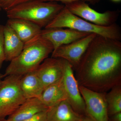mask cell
Here are the masks:
<instances>
[{
	"label": "cell",
	"mask_w": 121,
	"mask_h": 121,
	"mask_svg": "<svg viewBox=\"0 0 121 121\" xmlns=\"http://www.w3.org/2000/svg\"><path fill=\"white\" fill-rule=\"evenodd\" d=\"M20 86L26 99L40 97L44 87L35 71L22 76Z\"/></svg>",
	"instance_id": "e0dca14e"
},
{
	"label": "cell",
	"mask_w": 121,
	"mask_h": 121,
	"mask_svg": "<svg viewBox=\"0 0 121 121\" xmlns=\"http://www.w3.org/2000/svg\"><path fill=\"white\" fill-rule=\"evenodd\" d=\"M54 50L51 43L39 35L25 44L20 54L10 62L4 78L9 75L23 76L35 71Z\"/></svg>",
	"instance_id": "7a4b0ae2"
},
{
	"label": "cell",
	"mask_w": 121,
	"mask_h": 121,
	"mask_svg": "<svg viewBox=\"0 0 121 121\" xmlns=\"http://www.w3.org/2000/svg\"><path fill=\"white\" fill-rule=\"evenodd\" d=\"M4 35L5 61L11 62L20 54L24 43L7 24L4 26Z\"/></svg>",
	"instance_id": "5bb4252c"
},
{
	"label": "cell",
	"mask_w": 121,
	"mask_h": 121,
	"mask_svg": "<svg viewBox=\"0 0 121 121\" xmlns=\"http://www.w3.org/2000/svg\"><path fill=\"white\" fill-rule=\"evenodd\" d=\"M79 86L107 93L121 84V42L96 35L75 69Z\"/></svg>",
	"instance_id": "6da1fadb"
},
{
	"label": "cell",
	"mask_w": 121,
	"mask_h": 121,
	"mask_svg": "<svg viewBox=\"0 0 121 121\" xmlns=\"http://www.w3.org/2000/svg\"><path fill=\"white\" fill-rule=\"evenodd\" d=\"M61 28L71 29L89 33H95L103 37L120 40L121 29L115 23L108 26L96 25L74 15L64 7L45 28Z\"/></svg>",
	"instance_id": "277c9868"
},
{
	"label": "cell",
	"mask_w": 121,
	"mask_h": 121,
	"mask_svg": "<svg viewBox=\"0 0 121 121\" xmlns=\"http://www.w3.org/2000/svg\"><path fill=\"white\" fill-rule=\"evenodd\" d=\"M7 24L13 29L24 44L39 35L42 30L37 25L23 19H9Z\"/></svg>",
	"instance_id": "7c38bea8"
},
{
	"label": "cell",
	"mask_w": 121,
	"mask_h": 121,
	"mask_svg": "<svg viewBox=\"0 0 121 121\" xmlns=\"http://www.w3.org/2000/svg\"><path fill=\"white\" fill-rule=\"evenodd\" d=\"M65 62L66 60L62 59L48 58L35 70L44 89L62 78Z\"/></svg>",
	"instance_id": "30bf717a"
},
{
	"label": "cell",
	"mask_w": 121,
	"mask_h": 121,
	"mask_svg": "<svg viewBox=\"0 0 121 121\" xmlns=\"http://www.w3.org/2000/svg\"><path fill=\"white\" fill-rule=\"evenodd\" d=\"M0 121H8L7 119H3V120H0Z\"/></svg>",
	"instance_id": "4316f807"
},
{
	"label": "cell",
	"mask_w": 121,
	"mask_h": 121,
	"mask_svg": "<svg viewBox=\"0 0 121 121\" xmlns=\"http://www.w3.org/2000/svg\"><path fill=\"white\" fill-rule=\"evenodd\" d=\"M96 34L90 35L70 43L62 45L54 50L51 57L65 60L72 66L75 70L83 56Z\"/></svg>",
	"instance_id": "ba28073f"
},
{
	"label": "cell",
	"mask_w": 121,
	"mask_h": 121,
	"mask_svg": "<svg viewBox=\"0 0 121 121\" xmlns=\"http://www.w3.org/2000/svg\"><path fill=\"white\" fill-rule=\"evenodd\" d=\"M65 5L54 1L32 0L7 11L9 19L19 18L29 21L45 28L62 10Z\"/></svg>",
	"instance_id": "3957f363"
},
{
	"label": "cell",
	"mask_w": 121,
	"mask_h": 121,
	"mask_svg": "<svg viewBox=\"0 0 121 121\" xmlns=\"http://www.w3.org/2000/svg\"><path fill=\"white\" fill-rule=\"evenodd\" d=\"M39 98L26 99L15 112L8 117V121H21L30 118L37 114L48 110Z\"/></svg>",
	"instance_id": "4fadbf2b"
},
{
	"label": "cell",
	"mask_w": 121,
	"mask_h": 121,
	"mask_svg": "<svg viewBox=\"0 0 121 121\" xmlns=\"http://www.w3.org/2000/svg\"><path fill=\"white\" fill-rule=\"evenodd\" d=\"M112 1L114 2H119L121 1V0H111Z\"/></svg>",
	"instance_id": "484cf974"
},
{
	"label": "cell",
	"mask_w": 121,
	"mask_h": 121,
	"mask_svg": "<svg viewBox=\"0 0 121 121\" xmlns=\"http://www.w3.org/2000/svg\"><path fill=\"white\" fill-rule=\"evenodd\" d=\"M90 34L71 29L54 28L42 29L40 35L51 42L54 50L62 45L70 43Z\"/></svg>",
	"instance_id": "8fae6325"
},
{
	"label": "cell",
	"mask_w": 121,
	"mask_h": 121,
	"mask_svg": "<svg viewBox=\"0 0 121 121\" xmlns=\"http://www.w3.org/2000/svg\"><path fill=\"white\" fill-rule=\"evenodd\" d=\"M43 1H54V2H58L59 1L63 3V4H65L67 3L78 1H87L90 2L91 4H95L97 3L100 2L101 0H41Z\"/></svg>",
	"instance_id": "7402d4cb"
},
{
	"label": "cell",
	"mask_w": 121,
	"mask_h": 121,
	"mask_svg": "<svg viewBox=\"0 0 121 121\" xmlns=\"http://www.w3.org/2000/svg\"><path fill=\"white\" fill-rule=\"evenodd\" d=\"M82 117L76 112L67 100H64L48 108L47 121H78Z\"/></svg>",
	"instance_id": "9a60e30c"
},
{
	"label": "cell",
	"mask_w": 121,
	"mask_h": 121,
	"mask_svg": "<svg viewBox=\"0 0 121 121\" xmlns=\"http://www.w3.org/2000/svg\"><path fill=\"white\" fill-rule=\"evenodd\" d=\"M4 78L3 76V74H2L0 73V85L1 83V82L2 81V79Z\"/></svg>",
	"instance_id": "d4e9b609"
},
{
	"label": "cell",
	"mask_w": 121,
	"mask_h": 121,
	"mask_svg": "<svg viewBox=\"0 0 121 121\" xmlns=\"http://www.w3.org/2000/svg\"><path fill=\"white\" fill-rule=\"evenodd\" d=\"M82 119H81V120H79V121H82Z\"/></svg>",
	"instance_id": "83f0119b"
},
{
	"label": "cell",
	"mask_w": 121,
	"mask_h": 121,
	"mask_svg": "<svg viewBox=\"0 0 121 121\" xmlns=\"http://www.w3.org/2000/svg\"><path fill=\"white\" fill-rule=\"evenodd\" d=\"M106 99L109 117L121 112V84L107 92Z\"/></svg>",
	"instance_id": "ac0fdd59"
},
{
	"label": "cell",
	"mask_w": 121,
	"mask_h": 121,
	"mask_svg": "<svg viewBox=\"0 0 121 121\" xmlns=\"http://www.w3.org/2000/svg\"><path fill=\"white\" fill-rule=\"evenodd\" d=\"M79 88L86 106V115L94 121H109L106 93L94 91L82 86Z\"/></svg>",
	"instance_id": "52a82bcc"
},
{
	"label": "cell",
	"mask_w": 121,
	"mask_h": 121,
	"mask_svg": "<svg viewBox=\"0 0 121 121\" xmlns=\"http://www.w3.org/2000/svg\"><path fill=\"white\" fill-rule=\"evenodd\" d=\"M22 76L5 77L0 85V120L10 116L26 100L20 86Z\"/></svg>",
	"instance_id": "5b68a950"
},
{
	"label": "cell",
	"mask_w": 121,
	"mask_h": 121,
	"mask_svg": "<svg viewBox=\"0 0 121 121\" xmlns=\"http://www.w3.org/2000/svg\"><path fill=\"white\" fill-rule=\"evenodd\" d=\"M5 60L4 48V25H0V69L2 67L3 62Z\"/></svg>",
	"instance_id": "ffe728a7"
},
{
	"label": "cell",
	"mask_w": 121,
	"mask_h": 121,
	"mask_svg": "<svg viewBox=\"0 0 121 121\" xmlns=\"http://www.w3.org/2000/svg\"><path fill=\"white\" fill-rule=\"evenodd\" d=\"M42 103L50 108L64 100H66L63 77L60 80L44 89L39 98Z\"/></svg>",
	"instance_id": "2e32d148"
},
{
	"label": "cell",
	"mask_w": 121,
	"mask_h": 121,
	"mask_svg": "<svg viewBox=\"0 0 121 121\" xmlns=\"http://www.w3.org/2000/svg\"><path fill=\"white\" fill-rule=\"evenodd\" d=\"M1 9L0 8V11H1Z\"/></svg>",
	"instance_id": "f1b7e54d"
},
{
	"label": "cell",
	"mask_w": 121,
	"mask_h": 121,
	"mask_svg": "<svg viewBox=\"0 0 121 121\" xmlns=\"http://www.w3.org/2000/svg\"><path fill=\"white\" fill-rule=\"evenodd\" d=\"M82 121H94L90 117H88L86 115H83L82 118Z\"/></svg>",
	"instance_id": "cb8c5ba5"
},
{
	"label": "cell",
	"mask_w": 121,
	"mask_h": 121,
	"mask_svg": "<svg viewBox=\"0 0 121 121\" xmlns=\"http://www.w3.org/2000/svg\"><path fill=\"white\" fill-rule=\"evenodd\" d=\"M32 0H0V8L4 11H8L16 6Z\"/></svg>",
	"instance_id": "d6986e66"
},
{
	"label": "cell",
	"mask_w": 121,
	"mask_h": 121,
	"mask_svg": "<svg viewBox=\"0 0 121 121\" xmlns=\"http://www.w3.org/2000/svg\"><path fill=\"white\" fill-rule=\"evenodd\" d=\"M64 5L74 15L99 26H108L116 23L119 15L118 13L116 11H108L103 13L98 12L82 1Z\"/></svg>",
	"instance_id": "8992f818"
},
{
	"label": "cell",
	"mask_w": 121,
	"mask_h": 121,
	"mask_svg": "<svg viewBox=\"0 0 121 121\" xmlns=\"http://www.w3.org/2000/svg\"><path fill=\"white\" fill-rule=\"evenodd\" d=\"M73 71L72 66L66 60L63 79L66 94V100L76 112L83 116L86 115L85 103L80 94Z\"/></svg>",
	"instance_id": "9c48e42d"
},
{
	"label": "cell",
	"mask_w": 121,
	"mask_h": 121,
	"mask_svg": "<svg viewBox=\"0 0 121 121\" xmlns=\"http://www.w3.org/2000/svg\"><path fill=\"white\" fill-rule=\"evenodd\" d=\"M109 121H121V112L109 116Z\"/></svg>",
	"instance_id": "603a6c76"
},
{
	"label": "cell",
	"mask_w": 121,
	"mask_h": 121,
	"mask_svg": "<svg viewBox=\"0 0 121 121\" xmlns=\"http://www.w3.org/2000/svg\"><path fill=\"white\" fill-rule=\"evenodd\" d=\"M48 110L39 113L30 118L21 121H47Z\"/></svg>",
	"instance_id": "44dd1931"
}]
</instances>
